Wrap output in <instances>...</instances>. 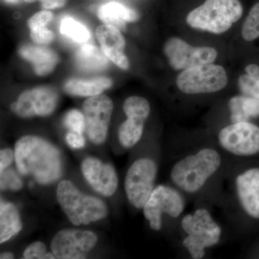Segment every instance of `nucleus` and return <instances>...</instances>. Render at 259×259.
I'll list each match as a JSON object with an SVG mask.
<instances>
[{
    "instance_id": "f257e3e1",
    "label": "nucleus",
    "mask_w": 259,
    "mask_h": 259,
    "mask_svg": "<svg viewBox=\"0 0 259 259\" xmlns=\"http://www.w3.org/2000/svg\"><path fill=\"white\" fill-rule=\"evenodd\" d=\"M15 161L22 175L33 177L41 185L54 183L62 175L60 151L37 136H25L18 140L15 144Z\"/></svg>"
},
{
    "instance_id": "f03ea898",
    "label": "nucleus",
    "mask_w": 259,
    "mask_h": 259,
    "mask_svg": "<svg viewBox=\"0 0 259 259\" xmlns=\"http://www.w3.org/2000/svg\"><path fill=\"white\" fill-rule=\"evenodd\" d=\"M223 166V156L216 148L204 146L175 162L170 172L174 185L183 193L203 190Z\"/></svg>"
},
{
    "instance_id": "7ed1b4c3",
    "label": "nucleus",
    "mask_w": 259,
    "mask_h": 259,
    "mask_svg": "<svg viewBox=\"0 0 259 259\" xmlns=\"http://www.w3.org/2000/svg\"><path fill=\"white\" fill-rule=\"evenodd\" d=\"M181 227L186 233L182 245L194 259L204 258L206 250L217 245L222 236V228L203 207L184 216Z\"/></svg>"
},
{
    "instance_id": "20e7f679",
    "label": "nucleus",
    "mask_w": 259,
    "mask_h": 259,
    "mask_svg": "<svg viewBox=\"0 0 259 259\" xmlns=\"http://www.w3.org/2000/svg\"><path fill=\"white\" fill-rule=\"evenodd\" d=\"M56 198L70 222L74 226L88 225L107 216V207L101 199L83 193L71 181L59 182Z\"/></svg>"
},
{
    "instance_id": "39448f33",
    "label": "nucleus",
    "mask_w": 259,
    "mask_h": 259,
    "mask_svg": "<svg viewBox=\"0 0 259 259\" xmlns=\"http://www.w3.org/2000/svg\"><path fill=\"white\" fill-rule=\"evenodd\" d=\"M243 11L239 0H206L192 10L186 20L192 28L222 34L241 18Z\"/></svg>"
},
{
    "instance_id": "423d86ee",
    "label": "nucleus",
    "mask_w": 259,
    "mask_h": 259,
    "mask_svg": "<svg viewBox=\"0 0 259 259\" xmlns=\"http://www.w3.org/2000/svg\"><path fill=\"white\" fill-rule=\"evenodd\" d=\"M228 82L224 68L212 63L183 70L177 78L180 91L189 95L217 93L226 88Z\"/></svg>"
},
{
    "instance_id": "0eeeda50",
    "label": "nucleus",
    "mask_w": 259,
    "mask_h": 259,
    "mask_svg": "<svg viewBox=\"0 0 259 259\" xmlns=\"http://www.w3.org/2000/svg\"><path fill=\"white\" fill-rule=\"evenodd\" d=\"M185 197L177 187L158 185L155 187L143 210L151 229L158 231L162 228L163 214L178 218L185 211Z\"/></svg>"
},
{
    "instance_id": "6e6552de",
    "label": "nucleus",
    "mask_w": 259,
    "mask_h": 259,
    "mask_svg": "<svg viewBox=\"0 0 259 259\" xmlns=\"http://www.w3.org/2000/svg\"><path fill=\"white\" fill-rule=\"evenodd\" d=\"M158 166L149 158H141L131 165L125 180V190L130 203L143 209L155 187Z\"/></svg>"
},
{
    "instance_id": "1a4fd4ad",
    "label": "nucleus",
    "mask_w": 259,
    "mask_h": 259,
    "mask_svg": "<svg viewBox=\"0 0 259 259\" xmlns=\"http://www.w3.org/2000/svg\"><path fill=\"white\" fill-rule=\"evenodd\" d=\"M218 144L223 151L238 157L259 153V127L246 122H236L221 130Z\"/></svg>"
},
{
    "instance_id": "9d476101",
    "label": "nucleus",
    "mask_w": 259,
    "mask_h": 259,
    "mask_svg": "<svg viewBox=\"0 0 259 259\" xmlns=\"http://www.w3.org/2000/svg\"><path fill=\"white\" fill-rule=\"evenodd\" d=\"M112 110L111 99L103 94L90 97L83 102L85 131L93 144H101L106 140Z\"/></svg>"
},
{
    "instance_id": "9b49d317",
    "label": "nucleus",
    "mask_w": 259,
    "mask_h": 259,
    "mask_svg": "<svg viewBox=\"0 0 259 259\" xmlns=\"http://www.w3.org/2000/svg\"><path fill=\"white\" fill-rule=\"evenodd\" d=\"M170 66L175 70H186L212 64L218 52L211 47H194L179 37L168 39L163 48Z\"/></svg>"
},
{
    "instance_id": "f8f14e48",
    "label": "nucleus",
    "mask_w": 259,
    "mask_h": 259,
    "mask_svg": "<svg viewBox=\"0 0 259 259\" xmlns=\"http://www.w3.org/2000/svg\"><path fill=\"white\" fill-rule=\"evenodd\" d=\"M123 110L127 118L119 128V141L123 147L131 148L142 138L145 122L150 115L151 107L144 97L133 96L126 99Z\"/></svg>"
},
{
    "instance_id": "ddd939ff",
    "label": "nucleus",
    "mask_w": 259,
    "mask_h": 259,
    "mask_svg": "<svg viewBox=\"0 0 259 259\" xmlns=\"http://www.w3.org/2000/svg\"><path fill=\"white\" fill-rule=\"evenodd\" d=\"M59 102L55 89L49 86L37 87L20 94L18 100L11 105V110L23 118L35 116H49L54 112Z\"/></svg>"
},
{
    "instance_id": "4468645a",
    "label": "nucleus",
    "mask_w": 259,
    "mask_h": 259,
    "mask_svg": "<svg viewBox=\"0 0 259 259\" xmlns=\"http://www.w3.org/2000/svg\"><path fill=\"white\" fill-rule=\"evenodd\" d=\"M97 242V237L93 232L65 229L56 233L51 248L56 258H85Z\"/></svg>"
},
{
    "instance_id": "2eb2a0df",
    "label": "nucleus",
    "mask_w": 259,
    "mask_h": 259,
    "mask_svg": "<svg viewBox=\"0 0 259 259\" xmlns=\"http://www.w3.org/2000/svg\"><path fill=\"white\" fill-rule=\"evenodd\" d=\"M233 190L241 210L252 219L259 220V167L246 168L237 174Z\"/></svg>"
},
{
    "instance_id": "dca6fc26",
    "label": "nucleus",
    "mask_w": 259,
    "mask_h": 259,
    "mask_svg": "<svg viewBox=\"0 0 259 259\" xmlns=\"http://www.w3.org/2000/svg\"><path fill=\"white\" fill-rule=\"evenodd\" d=\"M81 171L85 180L99 194L110 197L117 190L118 179L114 167L98 158H85L81 164Z\"/></svg>"
},
{
    "instance_id": "f3484780",
    "label": "nucleus",
    "mask_w": 259,
    "mask_h": 259,
    "mask_svg": "<svg viewBox=\"0 0 259 259\" xmlns=\"http://www.w3.org/2000/svg\"><path fill=\"white\" fill-rule=\"evenodd\" d=\"M100 49L109 60L122 69L129 68V61L125 54V40L120 30L113 25H100L96 30Z\"/></svg>"
},
{
    "instance_id": "a211bd4d",
    "label": "nucleus",
    "mask_w": 259,
    "mask_h": 259,
    "mask_svg": "<svg viewBox=\"0 0 259 259\" xmlns=\"http://www.w3.org/2000/svg\"><path fill=\"white\" fill-rule=\"evenodd\" d=\"M19 54L31 63L35 74L38 76L51 74L59 61V56L56 52L42 46L25 44L19 49Z\"/></svg>"
},
{
    "instance_id": "6ab92c4d",
    "label": "nucleus",
    "mask_w": 259,
    "mask_h": 259,
    "mask_svg": "<svg viewBox=\"0 0 259 259\" xmlns=\"http://www.w3.org/2000/svg\"><path fill=\"white\" fill-rule=\"evenodd\" d=\"M97 16L105 25H113L119 30H125L126 23L139 20V14L134 9L115 2H110L99 8Z\"/></svg>"
},
{
    "instance_id": "aec40b11",
    "label": "nucleus",
    "mask_w": 259,
    "mask_h": 259,
    "mask_svg": "<svg viewBox=\"0 0 259 259\" xmlns=\"http://www.w3.org/2000/svg\"><path fill=\"white\" fill-rule=\"evenodd\" d=\"M112 80L107 76L91 79H71L64 83L65 93L72 96L93 97L111 88Z\"/></svg>"
},
{
    "instance_id": "412c9836",
    "label": "nucleus",
    "mask_w": 259,
    "mask_h": 259,
    "mask_svg": "<svg viewBox=\"0 0 259 259\" xmlns=\"http://www.w3.org/2000/svg\"><path fill=\"white\" fill-rule=\"evenodd\" d=\"M108 58L101 49L90 44H85L76 51L75 61L81 71L97 73L103 71L108 66Z\"/></svg>"
},
{
    "instance_id": "4be33fe9",
    "label": "nucleus",
    "mask_w": 259,
    "mask_h": 259,
    "mask_svg": "<svg viewBox=\"0 0 259 259\" xmlns=\"http://www.w3.org/2000/svg\"><path fill=\"white\" fill-rule=\"evenodd\" d=\"M22 223L17 207L10 202L0 204V243L9 241L21 231Z\"/></svg>"
},
{
    "instance_id": "5701e85b",
    "label": "nucleus",
    "mask_w": 259,
    "mask_h": 259,
    "mask_svg": "<svg viewBox=\"0 0 259 259\" xmlns=\"http://www.w3.org/2000/svg\"><path fill=\"white\" fill-rule=\"evenodd\" d=\"M232 123L246 122L259 116V100L254 97L236 96L228 102Z\"/></svg>"
},
{
    "instance_id": "b1692460",
    "label": "nucleus",
    "mask_w": 259,
    "mask_h": 259,
    "mask_svg": "<svg viewBox=\"0 0 259 259\" xmlns=\"http://www.w3.org/2000/svg\"><path fill=\"white\" fill-rule=\"evenodd\" d=\"M60 32L62 35L79 44L88 41L91 36L84 25L69 17H66L61 20Z\"/></svg>"
},
{
    "instance_id": "393cba45",
    "label": "nucleus",
    "mask_w": 259,
    "mask_h": 259,
    "mask_svg": "<svg viewBox=\"0 0 259 259\" xmlns=\"http://www.w3.org/2000/svg\"><path fill=\"white\" fill-rule=\"evenodd\" d=\"M242 36L246 41L259 37V2L252 8L242 28Z\"/></svg>"
},
{
    "instance_id": "a878e982",
    "label": "nucleus",
    "mask_w": 259,
    "mask_h": 259,
    "mask_svg": "<svg viewBox=\"0 0 259 259\" xmlns=\"http://www.w3.org/2000/svg\"><path fill=\"white\" fill-rule=\"evenodd\" d=\"M64 123L70 131L82 134L85 131L84 116L79 110H71L68 112L65 115Z\"/></svg>"
},
{
    "instance_id": "bb28decb",
    "label": "nucleus",
    "mask_w": 259,
    "mask_h": 259,
    "mask_svg": "<svg viewBox=\"0 0 259 259\" xmlns=\"http://www.w3.org/2000/svg\"><path fill=\"white\" fill-rule=\"evenodd\" d=\"M238 85L242 93L259 100V76L252 77L247 74L241 75Z\"/></svg>"
},
{
    "instance_id": "cd10ccee",
    "label": "nucleus",
    "mask_w": 259,
    "mask_h": 259,
    "mask_svg": "<svg viewBox=\"0 0 259 259\" xmlns=\"http://www.w3.org/2000/svg\"><path fill=\"white\" fill-rule=\"evenodd\" d=\"M0 187H1V190L18 191L23 187V183L16 172L12 168H10V169H5L1 172Z\"/></svg>"
},
{
    "instance_id": "c85d7f7f",
    "label": "nucleus",
    "mask_w": 259,
    "mask_h": 259,
    "mask_svg": "<svg viewBox=\"0 0 259 259\" xmlns=\"http://www.w3.org/2000/svg\"><path fill=\"white\" fill-rule=\"evenodd\" d=\"M53 19H54V15L47 10H42L35 13L29 19L28 22L30 31L47 28V25L52 21Z\"/></svg>"
},
{
    "instance_id": "c756f323",
    "label": "nucleus",
    "mask_w": 259,
    "mask_h": 259,
    "mask_svg": "<svg viewBox=\"0 0 259 259\" xmlns=\"http://www.w3.org/2000/svg\"><path fill=\"white\" fill-rule=\"evenodd\" d=\"M47 248L41 242H34L24 251V258L42 259L47 258Z\"/></svg>"
},
{
    "instance_id": "7c9ffc66",
    "label": "nucleus",
    "mask_w": 259,
    "mask_h": 259,
    "mask_svg": "<svg viewBox=\"0 0 259 259\" xmlns=\"http://www.w3.org/2000/svg\"><path fill=\"white\" fill-rule=\"evenodd\" d=\"M30 37L34 42L38 45H47L52 42L54 38V32L49 28H44L30 31Z\"/></svg>"
},
{
    "instance_id": "2f4dec72",
    "label": "nucleus",
    "mask_w": 259,
    "mask_h": 259,
    "mask_svg": "<svg viewBox=\"0 0 259 259\" xmlns=\"http://www.w3.org/2000/svg\"><path fill=\"white\" fill-rule=\"evenodd\" d=\"M66 141L69 147L74 149H79L85 146V139L82 134L73 132V131H69L66 134Z\"/></svg>"
},
{
    "instance_id": "473e14b6",
    "label": "nucleus",
    "mask_w": 259,
    "mask_h": 259,
    "mask_svg": "<svg viewBox=\"0 0 259 259\" xmlns=\"http://www.w3.org/2000/svg\"><path fill=\"white\" fill-rule=\"evenodd\" d=\"M15 158V153L10 148H5L0 152V172L9 167Z\"/></svg>"
},
{
    "instance_id": "72a5a7b5",
    "label": "nucleus",
    "mask_w": 259,
    "mask_h": 259,
    "mask_svg": "<svg viewBox=\"0 0 259 259\" xmlns=\"http://www.w3.org/2000/svg\"><path fill=\"white\" fill-rule=\"evenodd\" d=\"M27 3H33L39 1L42 8L45 10H54L63 8L66 4L67 0H23Z\"/></svg>"
},
{
    "instance_id": "f704fd0d",
    "label": "nucleus",
    "mask_w": 259,
    "mask_h": 259,
    "mask_svg": "<svg viewBox=\"0 0 259 259\" xmlns=\"http://www.w3.org/2000/svg\"><path fill=\"white\" fill-rule=\"evenodd\" d=\"M245 72L252 77L259 76V66L255 64H250L245 67Z\"/></svg>"
},
{
    "instance_id": "c9c22d12",
    "label": "nucleus",
    "mask_w": 259,
    "mask_h": 259,
    "mask_svg": "<svg viewBox=\"0 0 259 259\" xmlns=\"http://www.w3.org/2000/svg\"><path fill=\"white\" fill-rule=\"evenodd\" d=\"M14 258V255L10 252H5V253H1L0 255V258L1 259H12Z\"/></svg>"
}]
</instances>
